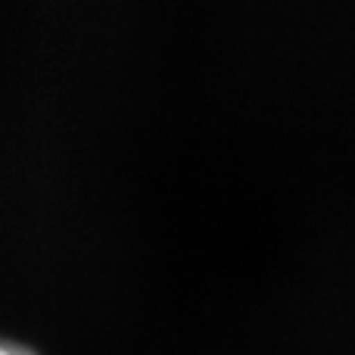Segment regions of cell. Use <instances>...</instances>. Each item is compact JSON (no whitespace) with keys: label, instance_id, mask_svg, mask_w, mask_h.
Instances as JSON below:
<instances>
[{"label":"cell","instance_id":"6da1fadb","mask_svg":"<svg viewBox=\"0 0 355 355\" xmlns=\"http://www.w3.org/2000/svg\"><path fill=\"white\" fill-rule=\"evenodd\" d=\"M0 355H31V352H25V349H6V346H0Z\"/></svg>","mask_w":355,"mask_h":355}]
</instances>
